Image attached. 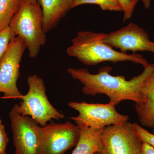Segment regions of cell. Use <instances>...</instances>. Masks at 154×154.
Instances as JSON below:
<instances>
[{
	"mask_svg": "<svg viewBox=\"0 0 154 154\" xmlns=\"http://www.w3.org/2000/svg\"><path fill=\"white\" fill-rule=\"evenodd\" d=\"M80 128L70 121L55 123L52 121L41 128L40 154H64L75 146Z\"/></svg>",
	"mask_w": 154,
	"mask_h": 154,
	"instance_id": "obj_8",
	"label": "cell"
},
{
	"mask_svg": "<svg viewBox=\"0 0 154 154\" xmlns=\"http://www.w3.org/2000/svg\"><path fill=\"white\" fill-rule=\"evenodd\" d=\"M16 36L10 27L0 30V60L7 52L12 39Z\"/></svg>",
	"mask_w": 154,
	"mask_h": 154,
	"instance_id": "obj_16",
	"label": "cell"
},
{
	"mask_svg": "<svg viewBox=\"0 0 154 154\" xmlns=\"http://www.w3.org/2000/svg\"><path fill=\"white\" fill-rule=\"evenodd\" d=\"M74 0H38L42 10L45 33L55 28L61 19L72 9Z\"/></svg>",
	"mask_w": 154,
	"mask_h": 154,
	"instance_id": "obj_12",
	"label": "cell"
},
{
	"mask_svg": "<svg viewBox=\"0 0 154 154\" xmlns=\"http://www.w3.org/2000/svg\"><path fill=\"white\" fill-rule=\"evenodd\" d=\"M85 4L98 5L103 11H122L121 5L116 0H74L72 8Z\"/></svg>",
	"mask_w": 154,
	"mask_h": 154,
	"instance_id": "obj_15",
	"label": "cell"
},
{
	"mask_svg": "<svg viewBox=\"0 0 154 154\" xmlns=\"http://www.w3.org/2000/svg\"><path fill=\"white\" fill-rule=\"evenodd\" d=\"M103 129L80 128L79 138L71 154L100 153L102 148V135Z\"/></svg>",
	"mask_w": 154,
	"mask_h": 154,
	"instance_id": "obj_13",
	"label": "cell"
},
{
	"mask_svg": "<svg viewBox=\"0 0 154 154\" xmlns=\"http://www.w3.org/2000/svg\"></svg>",
	"mask_w": 154,
	"mask_h": 154,
	"instance_id": "obj_25",
	"label": "cell"
},
{
	"mask_svg": "<svg viewBox=\"0 0 154 154\" xmlns=\"http://www.w3.org/2000/svg\"><path fill=\"white\" fill-rule=\"evenodd\" d=\"M68 105L79 112V115L70 119L80 128H104L125 122L129 119L128 116L117 112L115 105L110 102L104 104L71 102Z\"/></svg>",
	"mask_w": 154,
	"mask_h": 154,
	"instance_id": "obj_5",
	"label": "cell"
},
{
	"mask_svg": "<svg viewBox=\"0 0 154 154\" xmlns=\"http://www.w3.org/2000/svg\"><path fill=\"white\" fill-rule=\"evenodd\" d=\"M9 117L15 154H40L41 126L30 116L21 115L17 104L11 109Z\"/></svg>",
	"mask_w": 154,
	"mask_h": 154,
	"instance_id": "obj_7",
	"label": "cell"
},
{
	"mask_svg": "<svg viewBox=\"0 0 154 154\" xmlns=\"http://www.w3.org/2000/svg\"><path fill=\"white\" fill-rule=\"evenodd\" d=\"M104 42L121 52L149 51L154 54V42L149 40L148 34L143 28L134 23L107 34Z\"/></svg>",
	"mask_w": 154,
	"mask_h": 154,
	"instance_id": "obj_10",
	"label": "cell"
},
{
	"mask_svg": "<svg viewBox=\"0 0 154 154\" xmlns=\"http://www.w3.org/2000/svg\"><path fill=\"white\" fill-rule=\"evenodd\" d=\"M9 139L6 132L5 125L0 119V154H6Z\"/></svg>",
	"mask_w": 154,
	"mask_h": 154,
	"instance_id": "obj_19",
	"label": "cell"
},
{
	"mask_svg": "<svg viewBox=\"0 0 154 154\" xmlns=\"http://www.w3.org/2000/svg\"><path fill=\"white\" fill-rule=\"evenodd\" d=\"M133 130L142 143L149 144L154 148V134L149 132L137 123H132Z\"/></svg>",
	"mask_w": 154,
	"mask_h": 154,
	"instance_id": "obj_17",
	"label": "cell"
},
{
	"mask_svg": "<svg viewBox=\"0 0 154 154\" xmlns=\"http://www.w3.org/2000/svg\"><path fill=\"white\" fill-rule=\"evenodd\" d=\"M28 93L22 96L19 105L17 104L19 113L23 116H30L43 127L52 119L60 120L65 117L49 102L46 94L44 81L36 75L28 76Z\"/></svg>",
	"mask_w": 154,
	"mask_h": 154,
	"instance_id": "obj_4",
	"label": "cell"
},
{
	"mask_svg": "<svg viewBox=\"0 0 154 154\" xmlns=\"http://www.w3.org/2000/svg\"><path fill=\"white\" fill-rule=\"evenodd\" d=\"M22 2L23 0H0V30L9 27Z\"/></svg>",
	"mask_w": 154,
	"mask_h": 154,
	"instance_id": "obj_14",
	"label": "cell"
},
{
	"mask_svg": "<svg viewBox=\"0 0 154 154\" xmlns=\"http://www.w3.org/2000/svg\"><path fill=\"white\" fill-rule=\"evenodd\" d=\"M102 138L100 154H142V143L128 121L105 127Z\"/></svg>",
	"mask_w": 154,
	"mask_h": 154,
	"instance_id": "obj_9",
	"label": "cell"
},
{
	"mask_svg": "<svg viewBox=\"0 0 154 154\" xmlns=\"http://www.w3.org/2000/svg\"><path fill=\"white\" fill-rule=\"evenodd\" d=\"M94 154H100V153H99L97 152V153H96Z\"/></svg>",
	"mask_w": 154,
	"mask_h": 154,
	"instance_id": "obj_24",
	"label": "cell"
},
{
	"mask_svg": "<svg viewBox=\"0 0 154 154\" xmlns=\"http://www.w3.org/2000/svg\"><path fill=\"white\" fill-rule=\"evenodd\" d=\"M106 35L107 33L90 31H79L72 39L71 45L67 49V53L69 56L76 58L87 66L96 65L104 62L116 63L127 61L140 64L144 68L149 65L140 54L135 53L128 54L113 49V48L104 42Z\"/></svg>",
	"mask_w": 154,
	"mask_h": 154,
	"instance_id": "obj_2",
	"label": "cell"
},
{
	"mask_svg": "<svg viewBox=\"0 0 154 154\" xmlns=\"http://www.w3.org/2000/svg\"><path fill=\"white\" fill-rule=\"evenodd\" d=\"M141 100L135 103V110L142 126L154 128V70L143 83Z\"/></svg>",
	"mask_w": 154,
	"mask_h": 154,
	"instance_id": "obj_11",
	"label": "cell"
},
{
	"mask_svg": "<svg viewBox=\"0 0 154 154\" xmlns=\"http://www.w3.org/2000/svg\"><path fill=\"white\" fill-rule=\"evenodd\" d=\"M139 0H131L133 5L135 7ZM145 8L148 9L151 5V0H141Z\"/></svg>",
	"mask_w": 154,
	"mask_h": 154,
	"instance_id": "obj_21",
	"label": "cell"
},
{
	"mask_svg": "<svg viewBox=\"0 0 154 154\" xmlns=\"http://www.w3.org/2000/svg\"><path fill=\"white\" fill-rule=\"evenodd\" d=\"M26 49L24 41L16 36L0 60V93L4 94L6 99H21L23 96L17 84L20 76V63Z\"/></svg>",
	"mask_w": 154,
	"mask_h": 154,
	"instance_id": "obj_6",
	"label": "cell"
},
{
	"mask_svg": "<svg viewBox=\"0 0 154 154\" xmlns=\"http://www.w3.org/2000/svg\"><path fill=\"white\" fill-rule=\"evenodd\" d=\"M153 133L154 134V128L153 129V131H152Z\"/></svg>",
	"mask_w": 154,
	"mask_h": 154,
	"instance_id": "obj_23",
	"label": "cell"
},
{
	"mask_svg": "<svg viewBox=\"0 0 154 154\" xmlns=\"http://www.w3.org/2000/svg\"><path fill=\"white\" fill-rule=\"evenodd\" d=\"M9 27L15 36L20 37L25 42L29 57L36 58L46 40L43 14L38 3L32 4L23 0L20 10Z\"/></svg>",
	"mask_w": 154,
	"mask_h": 154,
	"instance_id": "obj_3",
	"label": "cell"
},
{
	"mask_svg": "<svg viewBox=\"0 0 154 154\" xmlns=\"http://www.w3.org/2000/svg\"><path fill=\"white\" fill-rule=\"evenodd\" d=\"M121 5L124 13V21L130 19L134 11L135 6L133 5L131 0H116Z\"/></svg>",
	"mask_w": 154,
	"mask_h": 154,
	"instance_id": "obj_18",
	"label": "cell"
},
{
	"mask_svg": "<svg viewBox=\"0 0 154 154\" xmlns=\"http://www.w3.org/2000/svg\"><path fill=\"white\" fill-rule=\"evenodd\" d=\"M140 74L130 80L124 75L113 76L109 74L111 67L101 68L96 74L86 69L69 68L67 72L73 79L83 85L82 91L86 95L96 96L105 94L110 99V103L116 106L125 100L139 103L141 100L140 89L146 79L154 70V63L149 64Z\"/></svg>",
	"mask_w": 154,
	"mask_h": 154,
	"instance_id": "obj_1",
	"label": "cell"
},
{
	"mask_svg": "<svg viewBox=\"0 0 154 154\" xmlns=\"http://www.w3.org/2000/svg\"><path fill=\"white\" fill-rule=\"evenodd\" d=\"M28 2H30V3L32 4H36V3L38 2V0H27Z\"/></svg>",
	"mask_w": 154,
	"mask_h": 154,
	"instance_id": "obj_22",
	"label": "cell"
},
{
	"mask_svg": "<svg viewBox=\"0 0 154 154\" xmlns=\"http://www.w3.org/2000/svg\"><path fill=\"white\" fill-rule=\"evenodd\" d=\"M141 151L142 154H154V148L145 143H142Z\"/></svg>",
	"mask_w": 154,
	"mask_h": 154,
	"instance_id": "obj_20",
	"label": "cell"
}]
</instances>
